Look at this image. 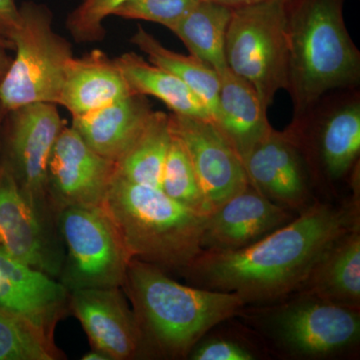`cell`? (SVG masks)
Segmentation results:
<instances>
[{"label": "cell", "mask_w": 360, "mask_h": 360, "mask_svg": "<svg viewBox=\"0 0 360 360\" xmlns=\"http://www.w3.org/2000/svg\"><path fill=\"white\" fill-rule=\"evenodd\" d=\"M115 162L99 155L72 127H63L49 161L47 193L56 212L68 206H103Z\"/></svg>", "instance_id": "obj_12"}, {"label": "cell", "mask_w": 360, "mask_h": 360, "mask_svg": "<svg viewBox=\"0 0 360 360\" xmlns=\"http://www.w3.org/2000/svg\"><path fill=\"white\" fill-rule=\"evenodd\" d=\"M170 141L169 115L153 111L139 139L115 163V174L127 181L160 188Z\"/></svg>", "instance_id": "obj_24"}, {"label": "cell", "mask_w": 360, "mask_h": 360, "mask_svg": "<svg viewBox=\"0 0 360 360\" xmlns=\"http://www.w3.org/2000/svg\"><path fill=\"white\" fill-rule=\"evenodd\" d=\"M20 7L14 0H0V37L11 41L20 25Z\"/></svg>", "instance_id": "obj_31"}, {"label": "cell", "mask_w": 360, "mask_h": 360, "mask_svg": "<svg viewBox=\"0 0 360 360\" xmlns=\"http://www.w3.org/2000/svg\"><path fill=\"white\" fill-rule=\"evenodd\" d=\"M251 186L272 202L302 212L311 203V176L290 129H272L243 160Z\"/></svg>", "instance_id": "obj_13"}, {"label": "cell", "mask_w": 360, "mask_h": 360, "mask_svg": "<svg viewBox=\"0 0 360 360\" xmlns=\"http://www.w3.org/2000/svg\"><path fill=\"white\" fill-rule=\"evenodd\" d=\"M56 104L35 103L4 115L0 136L4 155L27 200L51 224L47 172L52 149L65 127Z\"/></svg>", "instance_id": "obj_9"}, {"label": "cell", "mask_w": 360, "mask_h": 360, "mask_svg": "<svg viewBox=\"0 0 360 360\" xmlns=\"http://www.w3.org/2000/svg\"><path fill=\"white\" fill-rule=\"evenodd\" d=\"M0 46L8 49V51H13L14 49V45L13 42L9 41V40H7L2 37H0Z\"/></svg>", "instance_id": "obj_35"}, {"label": "cell", "mask_w": 360, "mask_h": 360, "mask_svg": "<svg viewBox=\"0 0 360 360\" xmlns=\"http://www.w3.org/2000/svg\"><path fill=\"white\" fill-rule=\"evenodd\" d=\"M14 32L15 56L0 82V113L6 115L26 104L58 105L66 70L75 58L70 42L53 28L49 7L23 2Z\"/></svg>", "instance_id": "obj_5"}, {"label": "cell", "mask_w": 360, "mask_h": 360, "mask_svg": "<svg viewBox=\"0 0 360 360\" xmlns=\"http://www.w3.org/2000/svg\"><path fill=\"white\" fill-rule=\"evenodd\" d=\"M146 96H131L87 115L72 117V127L90 148L117 162L139 139L153 112Z\"/></svg>", "instance_id": "obj_18"}, {"label": "cell", "mask_w": 360, "mask_h": 360, "mask_svg": "<svg viewBox=\"0 0 360 360\" xmlns=\"http://www.w3.org/2000/svg\"><path fill=\"white\" fill-rule=\"evenodd\" d=\"M281 347L298 356L323 357L354 347L360 336L359 309L312 296L283 305L271 321Z\"/></svg>", "instance_id": "obj_10"}, {"label": "cell", "mask_w": 360, "mask_h": 360, "mask_svg": "<svg viewBox=\"0 0 360 360\" xmlns=\"http://www.w3.org/2000/svg\"><path fill=\"white\" fill-rule=\"evenodd\" d=\"M295 217L250 184L206 217L201 246L203 250L217 252L241 250Z\"/></svg>", "instance_id": "obj_16"}, {"label": "cell", "mask_w": 360, "mask_h": 360, "mask_svg": "<svg viewBox=\"0 0 360 360\" xmlns=\"http://www.w3.org/2000/svg\"><path fill=\"white\" fill-rule=\"evenodd\" d=\"M201 0H129L113 15L124 20L150 21L172 30Z\"/></svg>", "instance_id": "obj_29"}, {"label": "cell", "mask_w": 360, "mask_h": 360, "mask_svg": "<svg viewBox=\"0 0 360 360\" xmlns=\"http://www.w3.org/2000/svg\"><path fill=\"white\" fill-rule=\"evenodd\" d=\"M129 0H82L66 20V28L78 44L101 41L105 37L103 21Z\"/></svg>", "instance_id": "obj_28"}, {"label": "cell", "mask_w": 360, "mask_h": 360, "mask_svg": "<svg viewBox=\"0 0 360 360\" xmlns=\"http://www.w3.org/2000/svg\"><path fill=\"white\" fill-rule=\"evenodd\" d=\"M8 49L0 46V82L4 79V75H6L9 66H11L13 58L8 54Z\"/></svg>", "instance_id": "obj_33"}, {"label": "cell", "mask_w": 360, "mask_h": 360, "mask_svg": "<svg viewBox=\"0 0 360 360\" xmlns=\"http://www.w3.org/2000/svg\"><path fill=\"white\" fill-rule=\"evenodd\" d=\"M161 191L179 205L198 214L212 213V206L206 200L186 148L172 134L169 149L161 176Z\"/></svg>", "instance_id": "obj_26"}, {"label": "cell", "mask_w": 360, "mask_h": 360, "mask_svg": "<svg viewBox=\"0 0 360 360\" xmlns=\"http://www.w3.org/2000/svg\"><path fill=\"white\" fill-rule=\"evenodd\" d=\"M355 229L359 198L341 206L314 202L248 248L203 250L184 271L200 288L236 293L245 304L281 300L300 291L324 253Z\"/></svg>", "instance_id": "obj_1"}, {"label": "cell", "mask_w": 360, "mask_h": 360, "mask_svg": "<svg viewBox=\"0 0 360 360\" xmlns=\"http://www.w3.org/2000/svg\"><path fill=\"white\" fill-rule=\"evenodd\" d=\"M169 123L212 212L250 186L243 161L213 120L170 113Z\"/></svg>", "instance_id": "obj_11"}, {"label": "cell", "mask_w": 360, "mask_h": 360, "mask_svg": "<svg viewBox=\"0 0 360 360\" xmlns=\"http://www.w3.org/2000/svg\"><path fill=\"white\" fill-rule=\"evenodd\" d=\"M2 120H4V117H2L1 115H0V131H1Z\"/></svg>", "instance_id": "obj_36"}, {"label": "cell", "mask_w": 360, "mask_h": 360, "mask_svg": "<svg viewBox=\"0 0 360 360\" xmlns=\"http://www.w3.org/2000/svg\"><path fill=\"white\" fill-rule=\"evenodd\" d=\"M231 14L232 9L229 7L201 0L170 32L186 45L191 56L220 75L229 68L225 40Z\"/></svg>", "instance_id": "obj_23"}, {"label": "cell", "mask_w": 360, "mask_h": 360, "mask_svg": "<svg viewBox=\"0 0 360 360\" xmlns=\"http://www.w3.org/2000/svg\"><path fill=\"white\" fill-rule=\"evenodd\" d=\"M345 0H288V86L293 120L335 90L356 89L360 52L345 18Z\"/></svg>", "instance_id": "obj_3"}, {"label": "cell", "mask_w": 360, "mask_h": 360, "mask_svg": "<svg viewBox=\"0 0 360 360\" xmlns=\"http://www.w3.org/2000/svg\"><path fill=\"white\" fill-rule=\"evenodd\" d=\"M70 292L56 277L14 257L0 246V309L30 322L52 340Z\"/></svg>", "instance_id": "obj_15"}, {"label": "cell", "mask_w": 360, "mask_h": 360, "mask_svg": "<svg viewBox=\"0 0 360 360\" xmlns=\"http://www.w3.org/2000/svg\"><path fill=\"white\" fill-rule=\"evenodd\" d=\"M217 115L213 122L241 161L272 129L267 108L248 82L227 68L220 73Z\"/></svg>", "instance_id": "obj_20"}, {"label": "cell", "mask_w": 360, "mask_h": 360, "mask_svg": "<svg viewBox=\"0 0 360 360\" xmlns=\"http://www.w3.org/2000/svg\"><path fill=\"white\" fill-rule=\"evenodd\" d=\"M193 360H253L255 355L236 341L213 338L196 345L191 352Z\"/></svg>", "instance_id": "obj_30"}, {"label": "cell", "mask_w": 360, "mask_h": 360, "mask_svg": "<svg viewBox=\"0 0 360 360\" xmlns=\"http://www.w3.org/2000/svg\"><path fill=\"white\" fill-rule=\"evenodd\" d=\"M56 215L68 250L60 283L70 292L122 288L131 258L103 206H68Z\"/></svg>", "instance_id": "obj_8"}, {"label": "cell", "mask_w": 360, "mask_h": 360, "mask_svg": "<svg viewBox=\"0 0 360 360\" xmlns=\"http://www.w3.org/2000/svg\"><path fill=\"white\" fill-rule=\"evenodd\" d=\"M148 345L167 356H186L210 330L245 307L234 292L184 285L155 264L131 259L122 286Z\"/></svg>", "instance_id": "obj_2"}, {"label": "cell", "mask_w": 360, "mask_h": 360, "mask_svg": "<svg viewBox=\"0 0 360 360\" xmlns=\"http://www.w3.org/2000/svg\"><path fill=\"white\" fill-rule=\"evenodd\" d=\"M130 42L148 56L149 63L167 70L184 82L205 103L214 120L220 87L217 71L193 56L170 51L141 26L137 27Z\"/></svg>", "instance_id": "obj_25"}, {"label": "cell", "mask_w": 360, "mask_h": 360, "mask_svg": "<svg viewBox=\"0 0 360 360\" xmlns=\"http://www.w3.org/2000/svg\"><path fill=\"white\" fill-rule=\"evenodd\" d=\"M103 207L131 259L186 269L202 252L207 215L172 200L160 188L115 175Z\"/></svg>", "instance_id": "obj_4"}, {"label": "cell", "mask_w": 360, "mask_h": 360, "mask_svg": "<svg viewBox=\"0 0 360 360\" xmlns=\"http://www.w3.org/2000/svg\"><path fill=\"white\" fill-rule=\"evenodd\" d=\"M49 225L27 200L6 161L0 158V246L56 278L63 260L52 243Z\"/></svg>", "instance_id": "obj_14"}, {"label": "cell", "mask_w": 360, "mask_h": 360, "mask_svg": "<svg viewBox=\"0 0 360 360\" xmlns=\"http://www.w3.org/2000/svg\"><path fill=\"white\" fill-rule=\"evenodd\" d=\"M52 340L30 322L0 309V360H52Z\"/></svg>", "instance_id": "obj_27"}, {"label": "cell", "mask_w": 360, "mask_h": 360, "mask_svg": "<svg viewBox=\"0 0 360 360\" xmlns=\"http://www.w3.org/2000/svg\"><path fill=\"white\" fill-rule=\"evenodd\" d=\"M82 359L84 360H110L108 354H104L101 350L96 349V348H92V350L85 354Z\"/></svg>", "instance_id": "obj_34"}, {"label": "cell", "mask_w": 360, "mask_h": 360, "mask_svg": "<svg viewBox=\"0 0 360 360\" xmlns=\"http://www.w3.org/2000/svg\"><path fill=\"white\" fill-rule=\"evenodd\" d=\"M132 94L153 96L175 115L212 120L205 103L184 82L135 52L115 58Z\"/></svg>", "instance_id": "obj_22"}, {"label": "cell", "mask_w": 360, "mask_h": 360, "mask_svg": "<svg viewBox=\"0 0 360 360\" xmlns=\"http://www.w3.org/2000/svg\"><path fill=\"white\" fill-rule=\"evenodd\" d=\"M288 129L307 160L314 186L341 181L359 163V92L347 89L326 94L304 115L292 120Z\"/></svg>", "instance_id": "obj_7"}, {"label": "cell", "mask_w": 360, "mask_h": 360, "mask_svg": "<svg viewBox=\"0 0 360 360\" xmlns=\"http://www.w3.org/2000/svg\"><path fill=\"white\" fill-rule=\"evenodd\" d=\"M70 307L92 347L110 360L132 359L142 348L141 330L120 288L70 291Z\"/></svg>", "instance_id": "obj_17"}, {"label": "cell", "mask_w": 360, "mask_h": 360, "mask_svg": "<svg viewBox=\"0 0 360 360\" xmlns=\"http://www.w3.org/2000/svg\"><path fill=\"white\" fill-rule=\"evenodd\" d=\"M208 1L221 4V6L229 7V8L233 11V9L241 8V7L255 6V4H262V2L269 1V0H208Z\"/></svg>", "instance_id": "obj_32"}, {"label": "cell", "mask_w": 360, "mask_h": 360, "mask_svg": "<svg viewBox=\"0 0 360 360\" xmlns=\"http://www.w3.org/2000/svg\"><path fill=\"white\" fill-rule=\"evenodd\" d=\"M286 1L233 9L225 40L227 68L255 89L267 110L288 86Z\"/></svg>", "instance_id": "obj_6"}, {"label": "cell", "mask_w": 360, "mask_h": 360, "mask_svg": "<svg viewBox=\"0 0 360 360\" xmlns=\"http://www.w3.org/2000/svg\"><path fill=\"white\" fill-rule=\"evenodd\" d=\"M300 291L323 302L359 309V229L348 232L324 253Z\"/></svg>", "instance_id": "obj_21"}, {"label": "cell", "mask_w": 360, "mask_h": 360, "mask_svg": "<svg viewBox=\"0 0 360 360\" xmlns=\"http://www.w3.org/2000/svg\"><path fill=\"white\" fill-rule=\"evenodd\" d=\"M131 94L115 58L96 49L71 59L58 105L70 111L72 117H77Z\"/></svg>", "instance_id": "obj_19"}]
</instances>
